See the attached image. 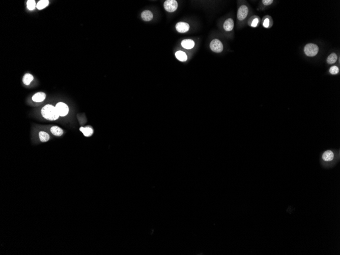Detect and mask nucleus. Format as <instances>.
<instances>
[{"label": "nucleus", "mask_w": 340, "mask_h": 255, "mask_svg": "<svg viewBox=\"0 0 340 255\" xmlns=\"http://www.w3.org/2000/svg\"><path fill=\"white\" fill-rule=\"evenodd\" d=\"M33 79H34V77L32 74H25L23 76V81L25 85H29L30 84L32 81H33Z\"/></svg>", "instance_id": "19"}, {"label": "nucleus", "mask_w": 340, "mask_h": 255, "mask_svg": "<svg viewBox=\"0 0 340 255\" xmlns=\"http://www.w3.org/2000/svg\"><path fill=\"white\" fill-rule=\"evenodd\" d=\"M260 23V18L258 16H253L249 18L248 21V25L253 28L257 27Z\"/></svg>", "instance_id": "11"}, {"label": "nucleus", "mask_w": 340, "mask_h": 255, "mask_svg": "<svg viewBox=\"0 0 340 255\" xmlns=\"http://www.w3.org/2000/svg\"><path fill=\"white\" fill-rule=\"evenodd\" d=\"M49 4V1L48 0H41L38 2L36 5V7L39 10H41L48 6Z\"/></svg>", "instance_id": "21"}, {"label": "nucleus", "mask_w": 340, "mask_h": 255, "mask_svg": "<svg viewBox=\"0 0 340 255\" xmlns=\"http://www.w3.org/2000/svg\"><path fill=\"white\" fill-rule=\"evenodd\" d=\"M55 107L59 116L61 117L66 116L69 112V108L65 103H58Z\"/></svg>", "instance_id": "5"}, {"label": "nucleus", "mask_w": 340, "mask_h": 255, "mask_svg": "<svg viewBox=\"0 0 340 255\" xmlns=\"http://www.w3.org/2000/svg\"><path fill=\"white\" fill-rule=\"evenodd\" d=\"M262 2L265 6H269V5H271V4H273V0H263Z\"/></svg>", "instance_id": "24"}, {"label": "nucleus", "mask_w": 340, "mask_h": 255, "mask_svg": "<svg viewBox=\"0 0 340 255\" xmlns=\"http://www.w3.org/2000/svg\"><path fill=\"white\" fill-rule=\"evenodd\" d=\"M41 114L43 118L47 120L55 121L59 117L56 107L50 104H47L41 109Z\"/></svg>", "instance_id": "1"}, {"label": "nucleus", "mask_w": 340, "mask_h": 255, "mask_svg": "<svg viewBox=\"0 0 340 255\" xmlns=\"http://www.w3.org/2000/svg\"><path fill=\"white\" fill-rule=\"evenodd\" d=\"M273 19L270 16H264L262 19V25L265 28H269L273 25Z\"/></svg>", "instance_id": "12"}, {"label": "nucleus", "mask_w": 340, "mask_h": 255, "mask_svg": "<svg viewBox=\"0 0 340 255\" xmlns=\"http://www.w3.org/2000/svg\"><path fill=\"white\" fill-rule=\"evenodd\" d=\"M234 25L233 20L231 18H229L225 21L223 27H224V29L225 31L230 32V31L233 30V29L234 28Z\"/></svg>", "instance_id": "8"}, {"label": "nucleus", "mask_w": 340, "mask_h": 255, "mask_svg": "<svg viewBox=\"0 0 340 255\" xmlns=\"http://www.w3.org/2000/svg\"><path fill=\"white\" fill-rule=\"evenodd\" d=\"M210 48L213 52L220 53L224 50L222 42L217 39H215L210 43Z\"/></svg>", "instance_id": "3"}, {"label": "nucleus", "mask_w": 340, "mask_h": 255, "mask_svg": "<svg viewBox=\"0 0 340 255\" xmlns=\"http://www.w3.org/2000/svg\"><path fill=\"white\" fill-rule=\"evenodd\" d=\"M249 13V8L246 5H242L238 8L237 11V18L240 21H242L246 19Z\"/></svg>", "instance_id": "6"}, {"label": "nucleus", "mask_w": 340, "mask_h": 255, "mask_svg": "<svg viewBox=\"0 0 340 255\" xmlns=\"http://www.w3.org/2000/svg\"><path fill=\"white\" fill-rule=\"evenodd\" d=\"M39 137L40 140L42 142H46L48 141L50 139V135L48 133L45 132H39Z\"/></svg>", "instance_id": "20"}, {"label": "nucleus", "mask_w": 340, "mask_h": 255, "mask_svg": "<svg viewBox=\"0 0 340 255\" xmlns=\"http://www.w3.org/2000/svg\"><path fill=\"white\" fill-rule=\"evenodd\" d=\"M338 60V56L336 53L332 52L329 55L327 58V63L329 64H333L335 63Z\"/></svg>", "instance_id": "18"}, {"label": "nucleus", "mask_w": 340, "mask_h": 255, "mask_svg": "<svg viewBox=\"0 0 340 255\" xmlns=\"http://www.w3.org/2000/svg\"><path fill=\"white\" fill-rule=\"evenodd\" d=\"M79 130L81 131L84 135H85V137H89L92 135L93 134V130L92 128L89 126H87L85 127H81L79 128Z\"/></svg>", "instance_id": "15"}, {"label": "nucleus", "mask_w": 340, "mask_h": 255, "mask_svg": "<svg viewBox=\"0 0 340 255\" xmlns=\"http://www.w3.org/2000/svg\"><path fill=\"white\" fill-rule=\"evenodd\" d=\"M303 50L306 56L310 57H313L318 54L319 48L317 45L312 43H310L305 45L304 47Z\"/></svg>", "instance_id": "2"}, {"label": "nucleus", "mask_w": 340, "mask_h": 255, "mask_svg": "<svg viewBox=\"0 0 340 255\" xmlns=\"http://www.w3.org/2000/svg\"><path fill=\"white\" fill-rule=\"evenodd\" d=\"M46 97V94L44 92H38L33 95L32 97V100L34 102L36 103H40L43 101H45Z\"/></svg>", "instance_id": "10"}, {"label": "nucleus", "mask_w": 340, "mask_h": 255, "mask_svg": "<svg viewBox=\"0 0 340 255\" xmlns=\"http://www.w3.org/2000/svg\"><path fill=\"white\" fill-rule=\"evenodd\" d=\"M176 29L179 33H186L189 30V25L186 23L179 22L176 24Z\"/></svg>", "instance_id": "7"}, {"label": "nucleus", "mask_w": 340, "mask_h": 255, "mask_svg": "<svg viewBox=\"0 0 340 255\" xmlns=\"http://www.w3.org/2000/svg\"><path fill=\"white\" fill-rule=\"evenodd\" d=\"M334 158V154L331 150L325 151L322 155V159L326 162L332 161Z\"/></svg>", "instance_id": "14"}, {"label": "nucleus", "mask_w": 340, "mask_h": 255, "mask_svg": "<svg viewBox=\"0 0 340 255\" xmlns=\"http://www.w3.org/2000/svg\"><path fill=\"white\" fill-rule=\"evenodd\" d=\"M142 18L144 21H151L153 18V13L150 10H145L142 13Z\"/></svg>", "instance_id": "13"}, {"label": "nucleus", "mask_w": 340, "mask_h": 255, "mask_svg": "<svg viewBox=\"0 0 340 255\" xmlns=\"http://www.w3.org/2000/svg\"><path fill=\"white\" fill-rule=\"evenodd\" d=\"M329 73L332 75H336L339 72V68L336 66H332L329 69Z\"/></svg>", "instance_id": "23"}, {"label": "nucleus", "mask_w": 340, "mask_h": 255, "mask_svg": "<svg viewBox=\"0 0 340 255\" xmlns=\"http://www.w3.org/2000/svg\"><path fill=\"white\" fill-rule=\"evenodd\" d=\"M50 132L54 135L60 137L63 134V130L61 128L54 126L50 128Z\"/></svg>", "instance_id": "17"}, {"label": "nucleus", "mask_w": 340, "mask_h": 255, "mask_svg": "<svg viewBox=\"0 0 340 255\" xmlns=\"http://www.w3.org/2000/svg\"><path fill=\"white\" fill-rule=\"evenodd\" d=\"M182 47L187 50H191L195 45V42L191 39H184L182 41Z\"/></svg>", "instance_id": "9"}, {"label": "nucleus", "mask_w": 340, "mask_h": 255, "mask_svg": "<svg viewBox=\"0 0 340 255\" xmlns=\"http://www.w3.org/2000/svg\"><path fill=\"white\" fill-rule=\"evenodd\" d=\"M175 56L178 60H179L180 61H181V62H185L188 60V56H187V55L186 54V52L181 51V50L177 51L175 53Z\"/></svg>", "instance_id": "16"}, {"label": "nucleus", "mask_w": 340, "mask_h": 255, "mask_svg": "<svg viewBox=\"0 0 340 255\" xmlns=\"http://www.w3.org/2000/svg\"><path fill=\"white\" fill-rule=\"evenodd\" d=\"M164 6L166 11L173 12L178 8V3L175 0H167L164 2Z\"/></svg>", "instance_id": "4"}, {"label": "nucleus", "mask_w": 340, "mask_h": 255, "mask_svg": "<svg viewBox=\"0 0 340 255\" xmlns=\"http://www.w3.org/2000/svg\"><path fill=\"white\" fill-rule=\"evenodd\" d=\"M27 8L30 10H33L36 7V2L34 0H29L27 3Z\"/></svg>", "instance_id": "22"}]
</instances>
